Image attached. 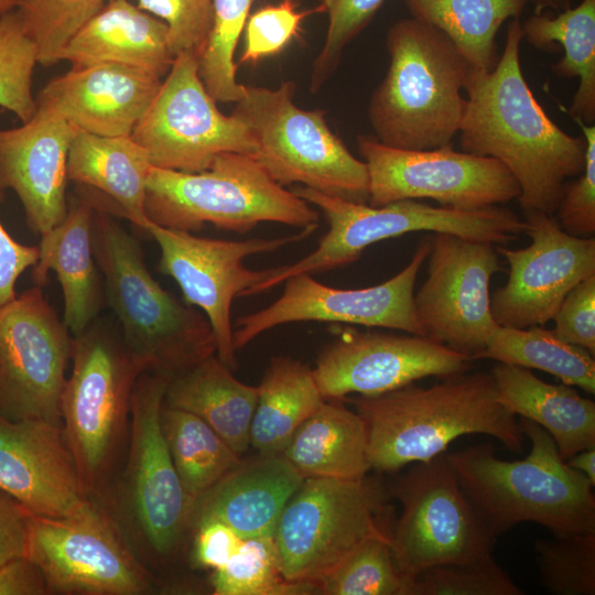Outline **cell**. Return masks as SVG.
I'll return each mask as SVG.
<instances>
[{
    "instance_id": "obj_1",
    "label": "cell",
    "mask_w": 595,
    "mask_h": 595,
    "mask_svg": "<svg viewBox=\"0 0 595 595\" xmlns=\"http://www.w3.org/2000/svg\"><path fill=\"white\" fill-rule=\"evenodd\" d=\"M523 40L519 19L510 20L495 67L474 72L465 89L467 105L459 128L464 152L501 162L516 178L523 210L553 215L566 180L585 164L586 142L563 131L536 99L521 68Z\"/></svg>"
},
{
    "instance_id": "obj_2",
    "label": "cell",
    "mask_w": 595,
    "mask_h": 595,
    "mask_svg": "<svg viewBox=\"0 0 595 595\" xmlns=\"http://www.w3.org/2000/svg\"><path fill=\"white\" fill-rule=\"evenodd\" d=\"M345 399L365 423L368 458L378 472L431 459L466 434L489 435L512 453L523 451L521 425L498 400L490 374L467 371L426 388L409 383Z\"/></svg>"
},
{
    "instance_id": "obj_3",
    "label": "cell",
    "mask_w": 595,
    "mask_h": 595,
    "mask_svg": "<svg viewBox=\"0 0 595 595\" xmlns=\"http://www.w3.org/2000/svg\"><path fill=\"white\" fill-rule=\"evenodd\" d=\"M529 455L502 461L485 442L446 453L457 483L487 527L498 537L523 522L554 537L595 532V496L585 475L564 461L552 436L521 418Z\"/></svg>"
},
{
    "instance_id": "obj_4",
    "label": "cell",
    "mask_w": 595,
    "mask_h": 595,
    "mask_svg": "<svg viewBox=\"0 0 595 595\" xmlns=\"http://www.w3.org/2000/svg\"><path fill=\"white\" fill-rule=\"evenodd\" d=\"M386 48L389 67L367 111L375 138L408 150L453 144L475 72L469 62L445 33L413 18L389 28Z\"/></svg>"
},
{
    "instance_id": "obj_5",
    "label": "cell",
    "mask_w": 595,
    "mask_h": 595,
    "mask_svg": "<svg viewBox=\"0 0 595 595\" xmlns=\"http://www.w3.org/2000/svg\"><path fill=\"white\" fill-rule=\"evenodd\" d=\"M172 376L161 372L145 371L139 376L132 393L123 465L94 499L151 573L153 566L173 562L190 534L191 504L161 428V409Z\"/></svg>"
},
{
    "instance_id": "obj_6",
    "label": "cell",
    "mask_w": 595,
    "mask_h": 595,
    "mask_svg": "<svg viewBox=\"0 0 595 595\" xmlns=\"http://www.w3.org/2000/svg\"><path fill=\"white\" fill-rule=\"evenodd\" d=\"M93 248L121 338L143 372L172 378L216 354L207 318L151 275L140 242L105 209L95 207Z\"/></svg>"
},
{
    "instance_id": "obj_7",
    "label": "cell",
    "mask_w": 595,
    "mask_h": 595,
    "mask_svg": "<svg viewBox=\"0 0 595 595\" xmlns=\"http://www.w3.org/2000/svg\"><path fill=\"white\" fill-rule=\"evenodd\" d=\"M71 361L61 397L62 423L83 488L96 499L123 465L132 393L143 369L121 335L95 321L73 336Z\"/></svg>"
},
{
    "instance_id": "obj_8",
    "label": "cell",
    "mask_w": 595,
    "mask_h": 595,
    "mask_svg": "<svg viewBox=\"0 0 595 595\" xmlns=\"http://www.w3.org/2000/svg\"><path fill=\"white\" fill-rule=\"evenodd\" d=\"M144 210L159 226L190 232L212 224L246 234L264 221L302 229L320 219L310 203L278 184L252 155L237 152L218 154L196 173L152 165Z\"/></svg>"
},
{
    "instance_id": "obj_9",
    "label": "cell",
    "mask_w": 595,
    "mask_h": 595,
    "mask_svg": "<svg viewBox=\"0 0 595 595\" xmlns=\"http://www.w3.org/2000/svg\"><path fill=\"white\" fill-rule=\"evenodd\" d=\"M293 192L323 213L328 230L314 251L294 263L274 268L267 280L255 286V294L293 275H313L344 267L359 259L369 246L412 231L446 232L506 245L517 239L526 227L522 218L502 205L466 210L401 199L375 207L306 186H299Z\"/></svg>"
},
{
    "instance_id": "obj_10",
    "label": "cell",
    "mask_w": 595,
    "mask_h": 595,
    "mask_svg": "<svg viewBox=\"0 0 595 595\" xmlns=\"http://www.w3.org/2000/svg\"><path fill=\"white\" fill-rule=\"evenodd\" d=\"M295 83L277 88L245 85L231 112L251 133L253 158L280 185L299 183L347 201L368 204L366 163L331 130L325 110L293 102Z\"/></svg>"
},
{
    "instance_id": "obj_11",
    "label": "cell",
    "mask_w": 595,
    "mask_h": 595,
    "mask_svg": "<svg viewBox=\"0 0 595 595\" xmlns=\"http://www.w3.org/2000/svg\"><path fill=\"white\" fill-rule=\"evenodd\" d=\"M391 513L376 479L304 478L272 533L282 576L316 592L363 542L392 533Z\"/></svg>"
},
{
    "instance_id": "obj_12",
    "label": "cell",
    "mask_w": 595,
    "mask_h": 595,
    "mask_svg": "<svg viewBox=\"0 0 595 595\" xmlns=\"http://www.w3.org/2000/svg\"><path fill=\"white\" fill-rule=\"evenodd\" d=\"M402 509L391 544L401 572L413 578L444 564L493 556L497 536L477 513L452 470L446 452L413 463L391 486Z\"/></svg>"
},
{
    "instance_id": "obj_13",
    "label": "cell",
    "mask_w": 595,
    "mask_h": 595,
    "mask_svg": "<svg viewBox=\"0 0 595 595\" xmlns=\"http://www.w3.org/2000/svg\"><path fill=\"white\" fill-rule=\"evenodd\" d=\"M26 556L43 572L50 595H148L155 591L154 575L94 499L69 517L32 513Z\"/></svg>"
},
{
    "instance_id": "obj_14",
    "label": "cell",
    "mask_w": 595,
    "mask_h": 595,
    "mask_svg": "<svg viewBox=\"0 0 595 595\" xmlns=\"http://www.w3.org/2000/svg\"><path fill=\"white\" fill-rule=\"evenodd\" d=\"M197 51L175 55L151 106L131 138L153 166L196 173L224 152L255 155L256 142L234 115L219 111L198 72Z\"/></svg>"
},
{
    "instance_id": "obj_15",
    "label": "cell",
    "mask_w": 595,
    "mask_h": 595,
    "mask_svg": "<svg viewBox=\"0 0 595 595\" xmlns=\"http://www.w3.org/2000/svg\"><path fill=\"white\" fill-rule=\"evenodd\" d=\"M357 149L368 171L370 206L430 198L472 210L505 205L520 195L516 178L501 162L456 151L453 144L408 150L359 134Z\"/></svg>"
},
{
    "instance_id": "obj_16",
    "label": "cell",
    "mask_w": 595,
    "mask_h": 595,
    "mask_svg": "<svg viewBox=\"0 0 595 595\" xmlns=\"http://www.w3.org/2000/svg\"><path fill=\"white\" fill-rule=\"evenodd\" d=\"M317 226H309L296 234L277 238L239 241L198 237L152 221L145 231L160 247L159 270L176 281L186 304L195 305L204 312L215 337L217 357L230 369H235L237 359L232 343V301L267 280L274 270H252L245 267L244 260L302 241Z\"/></svg>"
},
{
    "instance_id": "obj_17",
    "label": "cell",
    "mask_w": 595,
    "mask_h": 595,
    "mask_svg": "<svg viewBox=\"0 0 595 595\" xmlns=\"http://www.w3.org/2000/svg\"><path fill=\"white\" fill-rule=\"evenodd\" d=\"M72 339L40 286L0 307V418L62 423Z\"/></svg>"
},
{
    "instance_id": "obj_18",
    "label": "cell",
    "mask_w": 595,
    "mask_h": 595,
    "mask_svg": "<svg viewBox=\"0 0 595 595\" xmlns=\"http://www.w3.org/2000/svg\"><path fill=\"white\" fill-rule=\"evenodd\" d=\"M430 244L428 278L413 298L422 336L477 360L499 326L489 293L502 269L496 245L446 232Z\"/></svg>"
},
{
    "instance_id": "obj_19",
    "label": "cell",
    "mask_w": 595,
    "mask_h": 595,
    "mask_svg": "<svg viewBox=\"0 0 595 595\" xmlns=\"http://www.w3.org/2000/svg\"><path fill=\"white\" fill-rule=\"evenodd\" d=\"M430 248V239H424L405 268L374 286L337 289L311 274L286 279L278 300L237 321L235 349L277 326L309 321L383 327L422 336L414 311V284Z\"/></svg>"
},
{
    "instance_id": "obj_20",
    "label": "cell",
    "mask_w": 595,
    "mask_h": 595,
    "mask_svg": "<svg viewBox=\"0 0 595 595\" xmlns=\"http://www.w3.org/2000/svg\"><path fill=\"white\" fill-rule=\"evenodd\" d=\"M524 212L522 249L496 245L508 266L507 283L490 295V310L499 326H542L553 318L566 294L595 274V238L566 232L553 215Z\"/></svg>"
},
{
    "instance_id": "obj_21",
    "label": "cell",
    "mask_w": 595,
    "mask_h": 595,
    "mask_svg": "<svg viewBox=\"0 0 595 595\" xmlns=\"http://www.w3.org/2000/svg\"><path fill=\"white\" fill-rule=\"evenodd\" d=\"M473 361L424 336L350 328L323 348L313 374L325 400H344L348 394H380L425 377L462 375Z\"/></svg>"
},
{
    "instance_id": "obj_22",
    "label": "cell",
    "mask_w": 595,
    "mask_h": 595,
    "mask_svg": "<svg viewBox=\"0 0 595 595\" xmlns=\"http://www.w3.org/2000/svg\"><path fill=\"white\" fill-rule=\"evenodd\" d=\"M0 488L32 513L69 517L93 499L85 493L63 424L0 418Z\"/></svg>"
},
{
    "instance_id": "obj_23",
    "label": "cell",
    "mask_w": 595,
    "mask_h": 595,
    "mask_svg": "<svg viewBox=\"0 0 595 595\" xmlns=\"http://www.w3.org/2000/svg\"><path fill=\"white\" fill-rule=\"evenodd\" d=\"M76 132L37 109L20 127L0 129V186L17 194L28 227L40 237L67 213V159Z\"/></svg>"
},
{
    "instance_id": "obj_24",
    "label": "cell",
    "mask_w": 595,
    "mask_h": 595,
    "mask_svg": "<svg viewBox=\"0 0 595 595\" xmlns=\"http://www.w3.org/2000/svg\"><path fill=\"white\" fill-rule=\"evenodd\" d=\"M161 84V78L121 64L72 67L40 90L36 109L91 134L131 136Z\"/></svg>"
},
{
    "instance_id": "obj_25",
    "label": "cell",
    "mask_w": 595,
    "mask_h": 595,
    "mask_svg": "<svg viewBox=\"0 0 595 595\" xmlns=\"http://www.w3.org/2000/svg\"><path fill=\"white\" fill-rule=\"evenodd\" d=\"M303 480L282 454L241 459L192 502L190 532L197 522L216 519L244 540L272 536L284 506Z\"/></svg>"
},
{
    "instance_id": "obj_26",
    "label": "cell",
    "mask_w": 595,
    "mask_h": 595,
    "mask_svg": "<svg viewBox=\"0 0 595 595\" xmlns=\"http://www.w3.org/2000/svg\"><path fill=\"white\" fill-rule=\"evenodd\" d=\"M174 57L162 20L129 0H107L68 42L60 61L72 67L121 64L162 78Z\"/></svg>"
},
{
    "instance_id": "obj_27",
    "label": "cell",
    "mask_w": 595,
    "mask_h": 595,
    "mask_svg": "<svg viewBox=\"0 0 595 595\" xmlns=\"http://www.w3.org/2000/svg\"><path fill=\"white\" fill-rule=\"evenodd\" d=\"M95 207L89 199L71 201L63 220L40 237L32 267L33 283L40 288L47 283L50 270L56 273L63 292V322L73 336L96 320L102 304L93 248Z\"/></svg>"
},
{
    "instance_id": "obj_28",
    "label": "cell",
    "mask_w": 595,
    "mask_h": 595,
    "mask_svg": "<svg viewBox=\"0 0 595 595\" xmlns=\"http://www.w3.org/2000/svg\"><path fill=\"white\" fill-rule=\"evenodd\" d=\"M490 375L498 400L515 415L543 428L566 461L595 447V402L572 386L548 383L528 368L498 363Z\"/></svg>"
},
{
    "instance_id": "obj_29",
    "label": "cell",
    "mask_w": 595,
    "mask_h": 595,
    "mask_svg": "<svg viewBox=\"0 0 595 595\" xmlns=\"http://www.w3.org/2000/svg\"><path fill=\"white\" fill-rule=\"evenodd\" d=\"M303 478L359 479L371 469L363 419L343 399H326L281 453Z\"/></svg>"
},
{
    "instance_id": "obj_30",
    "label": "cell",
    "mask_w": 595,
    "mask_h": 595,
    "mask_svg": "<svg viewBox=\"0 0 595 595\" xmlns=\"http://www.w3.org/2000/svg\"><path fill=\"white\" fill-rule=\"evenodd\" d=\"M258 386L239 381L213 354L169 382L164 404L191 412L212 426L239 455L250 446Z\"/></svg>"
},
{
    "instance_id": "obj_31",
    "label": "cell",
    "mask_w": 595,
    "mask_h": 595,
    "mask_svg": "<svg viewBox=\"0 0 595 595\" xmlns=\"http://www.w3.org/2000/svg\"><path fill=\"white\" fill-rule=\"evenodd\" d=\"M152 164L131 136L101 137L77 130L67 159L68 181L98 190L119 213L145 230L151 223L144 210Z\"/></svg>"
},
{
    "instance_id": "obj_32",
    "label": "cell",
    "mask_w": 595,
    "mask_h": 595,
    "mask_svg": "<svg viewBox=\"0 0 595 595\" xmlns=\"http://www.w3.org/2000/svg\"><path fill=\"white\" fill-rule=\"evenodd\" d=\"M523 40L537 50L564 55L551 65L561 78H578V87L565 111L575 120L595 123V0H580L555 15L534 13L521 23Z\"/></svg>"
},
{
    "instance_id": "obj_33",
    "label": "cell",
    "mask_w": 595,
    "mask_h": 595,
    "mask_svg": "<svg viewBox=\"0 0 595 595\" xmlns=\"http://www.w3.org/2000/svg\"><path fill=\"white\" fill-rule=\"evenodd\" d=\"M324 400L310 366L286 356L271 358L258 386L250 445L260 454H281Z\"/></svg>"
},
{
    "instance_id": "obj_34",
    "label": "cell",
    "mask_w": 595,
    "mask_h": 595,
    "mask_svg": "<svg viewBox=\"0 0 595 595\" xmlns=\"http://www.w3.org/2000/svg\"><path fill=\"white\" fill-rule=\"evenodd\" d=\"M411 17L435 26L458 47L476 73L498 62L496 35L519 19L528 0H402Z\"/></svg>"
},
{
    "instance_id": "obj_35",
    "label": "cell",
    "mask_w": 595,
    "mask_h": 595,
    "mask_svg": "<svg viewBox=\"0 0 595 595\" xmlns=\"http://www.w3.org/2000/svg\"><path fill=\"white\" fill-rule=\"evenodd\" d=\"M161 428L184 493L192 502L241 462L197 415L163 403Z\"/></svg>"
},
{
    "instance_id": "obj_36",
    "label": "cell",
    "mask_w": 595,
    "mask_h": 595,
    "mask_svg": "<svg viewBox=\"0 0 595 595\" xmlns=\"http://www.w3.org/2000/svg\"><path fill=\"white\" fill-rule=\"evenodd\" d=\"M539 369L563 383L595 392V360L583 347L565 343L541 326L513 328L498 326L477 359Z\"/></svg>"
},
{
    "instance_id": "obj_37",
    "label": "cell",
    "mask_w": 595,
    "mask_h": 595,
    "mask_svg": "<svg viewBox=\"0 0 595 595\" xmlns=\"http://www.w3.org/2000/svg\"><path fill=\"white\" fill-rule=\"evenodd\" d=\"M255 1L212 0V26L199 53L198 72L218 102H238L245 95V85L236 79L234 55Z\"/></svg>"
},
{
    "instance_id": "obj_38",
    "label": "cell",
    "mask_w": 595,
    "mask_h": 595,
    "mask_svg": "<svg viewBox=\"0 0 595 595\" xmlns=\"http://www.w3.org/2000/svg\"><path fill=\"white\" fill-rule=\"evenodd\" d=\"M391 534L374 537L363 542L317 584V593L410 595L412 580L401 572L396 562Z\"/></svg>"
},
{
    "instance_id": "obj_39",
    "label": "cell",
    "mask_w": 595,
    "mask_h": 595,
    "mask_svg": "<svg viewBox=\"0 0 595 595\" xmlns=\"http://www.w3.org/2000/svg\"><path fill=\"white\" fill-rule=\"evenodd\" d=\"M215 595H292L314 593L311 585L288 582L280 571L272 536L245 539L236 555L213 570Z\"/></svg>"
},
{
    "instance_id": "obj_40",
    "label": "cell",
    "mask_w": 595,
    "mask_h": 595,
    "mask_svg": "<svg viewBox=\"0 0 595 595\" xmlns=\"http://www.w3.org/2000/svg\"><path fill=\"white\" fill-rule=\"evenodd\" d=\"M107 0H11L26 36L35 45L37 63L52 66L75 34Z\"/></svg>"
},
{
    "instance_id": "obj_41",
    "label": "cell",
    "mask_w": 595,
    "mask_h": 595,
    "mask_svg": "<svg viewBox=\"0 0 595 595\" xmlns=\"http://www.w3.org/2000/svg\"><path fill=\"white\" fill-rule=\"evenodd\" d=\"M534 549L540 584L548 593L595 594V532L538 539Z\"/></svg>"
},
{
    "instance_id": "obj_42",
    "label": "cell",
    "mask_w": 595,
    "mask_h": 595,
    "mask_svg": "<svg viewBox=\"0 0 595 595\" xmlns=\"http://www.w3.org/2000/svg\"><path fill=\"white\" fill-rule=\"evenodd\" d=\"M37 54L24 33L18 14L11 10L0 15V107L22 122L36 111L32 77Z\"/></svg>"
},
{
    "instance_id": "obj_43",
    "label": "cell",
    "mask_w": 595,
    "mask_h": 595,
    "mask_svg": "<svg viewBox=\"0 0 595 595\" xmlns=\"http://www.w3.org/2000/svg\"><path fill=\"white\" fill-rule=\"evenodd\" d=\"M494 556L468 564L429 567L414 576L410 595H522Z\"/></svg>"
},
{
    "instance_id": "obj_44",
    "label": "cell",
    "mask_w": 595,
    "mask_h": 595,
    "mask_svg": "<svg viewBox=\"0 0 595 595\" xmlns=\"http://www.w3.org/2000/svg\"><path fill=\"white\" fill-rule=\"evenodd\" d=\"M385 0H322L328 17L324 44L313 62L310 89L317 93L335 73L345 47L374 20Z\"/></svg>"
},
{
    "instance_id": "obj_45",
    "label": "cell",
    "mask_w": 595,
    "mask_h": 595,
    "mask_svg": "<svg viewBox=\"0 0 595 595\" xmlns=\"http://www.w3.org/2000/svg\"><path fill=\"white\" fill-rule=\"evenodd\" d=\"M313 12H323L322 6L299 11L294 0H282L258 9L246 22V43L238 64H256L280 53L299 37L303 20Z\"/></svg>"
},
{
    "instance_id": "obj_46",
    "label": "cell",
    "mask_w": 595,
    "mask_h": 595,
    "mask_svg": "<svg viewBox=\"0 0 595 595\" xmlns=\"http://www.w3.org/2000/svg\"><path fill=\"white\" fill-rule=\"evenodd\" d=\"M140 9L162 20L169 29L172 53H201L212 26V0H138Z\"/></svg>"
},
{
    "instance_id": "obj_47",
    "label": "cell",
    "mask_w": 595,
    "mask_h": 595,
    "mask_svg": "<svg viewBox=\"0 0 595 595\" xmlns=\"http://www.w3.org/2000/svg\"><path fill=\"white\" fill-rule=\"evenodd\" d=\"M586 142L585 164L577 178L566 183L559 204L560 225L577 237L595 234V125L576 121Z\"/></svg>"
},
{
    "instance_id": "obj_48",
    "label": "cell",
    "mask_w": 595,
    "mask_h": 595,
    "mask_svg": "<svg viewBox=\"0 0 595 595\" xmlns=\"http://www.w3.org/2000/svg\"><path fill=\"white\" fill-rule=\"evenodd\" d=\"M552 333L561 340L595 354V274L577 283L552 318Z\"/></svg>"
},
{
    "instance_id": "obj_49",
    "label": "cell",
    "mask_w": 595,
    "mask_h": 595,
    "mask_svg": "<svg viewBox=\"0 0 595 595\" xmlns=\"http://www.w3.org/2000/svg\"><path fill=\"white\" fill-rule=\"evenodd\" d=\"M190 533L193 534L191 562L201 569L216 570L225 565L244 542L236 531L216 519L197 522Z\"/></svg>"
},
{
    "instance_id": "obj_50",
    "label": "cell",
    "mask_w": 595,
    "mask_h": 595,
    "mask_svg": "<svg viewBox=\"0 0 595 595\" xmlns=\"http://www.w3.org/2000/svg\"><path fill=\"white\" fill-rule=\"evenodd\" d=\"M4 192L0 186V204ZM37 255V246L17 241L0 221V307L15 299L17 281L36 263Z\"/></svg>"
},
{
    "instance_id": "obj_51",
    "label": "cell",
    "mask_w": 595,
    "mask_h": 595,
    "mask_svg": "<svg viewBox=\"0 0 595 595\" xmlns=\"http://www.w3.org/2000/svg\"><path fill=\"white\" fill-rule=\"evenodd\" d=\"M31 515L24 505L0 488V566L26 555Z\"/></svg>"
},
{
    "instance_id": "obj_52",
    "label": "cell",
    "mask_w": 595,
    "mask_h": 595,
    "mask_svg": "<svg viewBox=\"0 0 595 595\" xmlns=\"http://www.w3.org/2000/svg\"><path fill=\"white\" fill-rule=\"evenodd\" d=\"M0 595H50L41 569L26 555L0 566Z\"/></svg>"
},
{
    "instance_id": "obj_53",
    "label": "cell",
    "mask_w": 595,
    "mask_h": 595,
    "mask_svg": "<svg viewBox=\"0 0 595 595\" xmlns=\"http://www.w3.org/2000/svg\"><path fill=\"white\" fill-rule=\"evenodd\" d=\"M566 463L585 475L591 484L595 486V447L575 453L566 459Z\"/></svg>"
},
{
    "instance_id": "obj_54",
    "label": "cell",
    "mask_w": 595,
    "mask_h": 595,
    "mask_svg": "<svg viewBox=\"0 0 595 595\" xmlns=\"http://www.w3.org/2000/svg\"><path fill=\"white\" fill-rule=\"evenodd\" d=\"M534 7V13H542L545 10H552L555 12L563 11L572 7L580 0H528Z\"/></svg>"
},
{
    "instance_id": "obj_55",
    "label": "cell",
    "mask_w": 595,
    "mask_h": 595,
    "mask_svg": "<svg viewBox=\"0 0 595 595\" xmlns=\"http://www.w3.org/2000/svg\"><path fill=\"white\" fill-rule=\"evenodd\" d=\"M12 10L11 0H0V15Z\"/></svg>"
}]
</instances>
